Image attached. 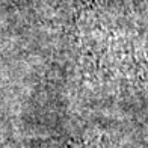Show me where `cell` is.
<instances>
[{
  "label": "cell",
  "instance_id": "1",
  "mask_svg": "<svg viewBox=\"0 0 148 148\" xmlns=\"http://www.w3.org/2000/svg\"><path fill=\"white\" fill-rule=\"evenodd\" d=\"M32 148H113L109 139H47Z\"/></svg>",
  "mask_w": 148,
  "mask_h": 148
},
{
  "label": "cell",
  "instance_id": "2",
  "mask_svg": "<svg viewBox=\"0 0 148 148\" xmlns=\"http://www.w3.org/2000/svg\"><path fill=\"white\" fill-rule=\"evenodd\" d=\"M9 2L14 3L15 6L35 11L39 14H45L49 8L53 6V0H9Z\"/></svg>",
  "mask_w": 148,
  "mask_h": 148
}]
</instances>
